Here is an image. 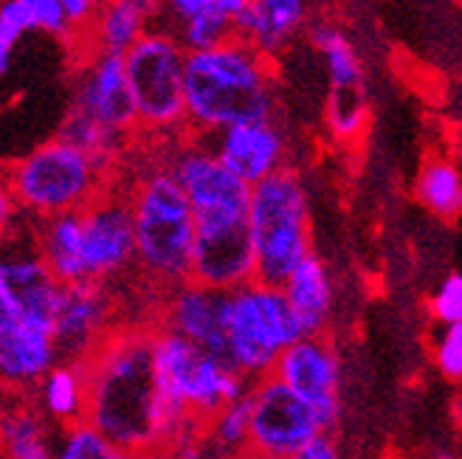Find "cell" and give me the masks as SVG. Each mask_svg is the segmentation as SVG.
<instances>
[{
    "instance_id": "7a4b0ae2",
    "label": "cell",
    "mask_w": 462,
    "mask_h": 459,
    "mask_svg": "<svg viewBox=\"0 0 462 459\" xmlns=\"http://www.w3.org/2000/svg\"><path fill=\"white\" fill-rule=\"evenodd\" d=\"M271 57L245 37L187 51V124L198 135L273 116Z\"/></svg>"
},
{
    "instance_id": "836d02e7",
    "label": "cell",
    "mask_w": 462,
    "mask_h": 459,
    "mask_svg": "<svg viewBox=\"0 0 462 459\" xmlns=\"http://www.w3.org/2000/svg\"><path fill=\"white\" fill-rule=\"evenodd\" d=\"M431 318H437L440 325H454L462 321V273H451V277L434 290L429 299Z\"/></svg>"
},
{
    "instance_id": "cb8c5ba5",
    "label": "cell",
    "mask_w": 462,
    "mask_h": 459,
    "mask_svg": "<svg viewBox=\"0 0 462 459\" xmlns=\"http://www.w3.org/2000/svg\"><path fill=\"white\" fill-rule=\"evenodd\" d=\"M40 409L51 420L68 426L88 418V378L79 361H60L37 383Z\"/></svg>"
},
{
    "instance_id": "ac0fdd59",
    "label": "cell",
    "mask_w": 462,
    "mask_h": 459,
    "mask_svg": "<svg viewBox=\"0 0 462 459\" xmlns=\"http://www.w3.org/2000/svg\"><path fill=\"white\" fill-rule=\"evenodd\" d=\"M215 150L226 161V167L251 187L280 172L285 164V135L273 124V119L237 122L220 130Z\"/></svg>"
},
{
    "instance_id": "4fadbf2b",
    "label": "cell",
    "mask_w": 462,
    "mask_h": 459,
    "mask_svg": "<svg viewBox=\"0 0 462 459\" xmlns=\"http://www.w3.org/2000/svg\"><path fill=\"white\" fill-rule=\"evenodd\" d=\"M82 220L90 280L105 282L135 262V220L130 200L99 195L82 209Z\"/></svg>"
},
{
    "instance_id": "5b68a950",
    "label": "cell",
    "mask_w": 462,
    "mask_h": 459,
    "mask_svg": "<svg viewBox=\"0 0 462 459\" xmlns=\"http://www.w3.org/2000/svg\"><path fill=\"white\" fill-rule=\"evenodd\" d=\"M248 232L257 254V280L282 285L310 251V203L296 172L280 170L251 187Z\"/></svg>"
},
{
    "instance_id": "4316f807",
    "label": "cell",
    "mask_w": 462,
    "mask_h": 459,
    "mask_svg": "<svg viewBox=\"0 0 462 459\" xmlns=\"http://www.w3.org/2000/svg\"><path fill=\"white\" fill-rule=\"evenodd\" d=\"M313 49L325 57L330 87H361V60L353 49L350 37H346L333 23H319L310 32Z\"/></svg>"
},
{
    "instance_id": "d4e9b609",
    "label": "cell",
    "mask_w": 462,
    "mask_h": 459,
    "mask_svg": "<svg viewBox=\"0 0 462 459\" xmlns=\"http://www.w3.org/2000/svg\"><path fill=\"white\" fill-rule=\"evenodd\" d=\"M414 197L440 220L462 215V167L451 158H429L414 180Z\"/></svg>"
},
{
    "instance_id": "e575fe53",
    "label": "cell",
    "mask_w": 462,
    "mask_h": 459,
    "mask_svg": "<svg viewBox=\"0 0 462 459\" xmlns=\"http://www.w3.org/2000/svg\"><path fill=\"white\" fill-rule=\"evenodd\" d=\"M338 456V445L333 440V431L321 428L313 437L302 445V451L296 454V459H336Z\"/></svg>"
},
{
    "instance_id": "9a60e30c",
    "label": "cell",
    "mask_w": 462,
    "mask_h": 459,
    "mask_svg": "<svg viewBox=\"0 0 462 459\" xmlns=\"http://www.w3.org/2000/svg\"><path fill=\"white\" fill-rule=\"evenodd\" d=\"M74 105L122 135L138 127V110L127 79L125 54L90 51V60L77 79Z\"/></svg>"
},
{
    "instance_id": "e0dca14e",
    "label": "cell",
    "mask_w": 462,
    "mask_h": 459,
    "mask_svg": "<svg viewBox=\"0 0 462 459\" xmlns=\"http://www.w3.org/2000/svg\"><path fill=\"white\" fill-rule=\"evenodd\" d=\"M170 330L187 335L203 350L228 358V290L187 280L172 288L167 302Z\"/></svg>"
},
{
    "instance_id": "8d00e7d4",
    "label": "cell",
    "mask_w": 462,
    "mask_h": 459,
    "mask_svg": "<svg viewBox=\"0 0 462 459\" xmlns=\"http://www.w3.org/2000/svg\"><path fill=\"white\" fill-rule=\"evenodd\" d=\"M215 6H217V12L226 14L231 23H237V20L248 12L251 0H215Z\"/></svg>"
},
{
    "instance_id": "d590c367",
    "label": "cell",
    "mask_w": 462,
    "mask_h": 459,
    "mask_svg": "<svg viewBox=\"0 0 462 459\" xmlns=\"http://www.w3.org/2000/svg\"><path fill=\"white\" fill-rule=\"evenodd\" d=\"M62 6L68 9V14H71V20L79 26V32H85V26L90 23V17L97 14L99 4L97 0H62Z\"/></svg>"
},
{
    "instance_id": "8992f818",
    "label": "cell",
    "mask_w": 462,
    "mask_h": 459,
    "mask_svg": "<svg viewBox=\"0 0 462 459\" xmlns=\"http://www.w3.org/2000/svg\"><path fill=\"white\" fill-rule=\"evenodd\" d=\"M155 366L164 395L192 426H206L226 403L243 398L254 386L228 358L203 350L170 327L155 333Z\"/></svg>"
},
{
    "instance_id": "d6a6232c",
    "label": "cell",
    "mask_w": 462,
    "mask_h": 459,
    "mask_svg": "<svg viewBox=\"0 0 462 459\" xmlns=\"http://www.w3.org/2000/svg\"><path fill=\"white\" fill-rule=\"evenodd\" d=\"M434 363L448 381H462V321L446 325V333L434 347Z\"/></svg>"
},
{
    "instance_id": "2e32d148",
    "label": "cell",
    "mask_w": 462,
    "mask_h": 459,
    "mask_svg": "<svg viewBox=\"0 0 462 459\" xmlns=\"http://www.w3.org/2000/svg\"><path fill=\"white\" fill-rule=\"evenodd\" d=\"M110 296L99 280L65 282L57 305V350L62 361H82L97 350L110 325Z\"/></svg>"
},
{
    "instance_id": "74e56055",
    "label": "cell",
    "mask_w": 462,
    "mask_h": 459,
    "mask_svg": "<svg viewBox=\"0 0 462 459\" xmlns=\"http://www.w3.org/2000/svg\"><path fill=\"white\" fill-rule=\"evenodd\" d=\"M97 4H99V6H102V4H105V0H97Z\"/></svg>"
},
{
    "instance_id": "f35d334b",
    "label": "cell",
    "mask_w": 462,
    "mask_h": 459,
    "mask_svg": "<svg viewBox=\"0 0 462 459\" xmlns=\"http://www.w3.org/2000/svg\"><path fill=\"white\" fill-rule=\"evenodd\" d=\"M457 4H459V6H462V0H457Z\"/></svg>"
},
{
    "instance_id": "7402d4cb",
    "label": "cell",
    "mask_w": 462,
    "mask_h": 459,
    "mask_svg": "<svg viewBox=\"0 0 462 459\" xmlns=\"http://www.w3.org/2000/svg\"><path fill=\"white\" fill-rule=\"evenodd\" d=\"M288 299L302 318L308 335H325L330 318H333V305H336V290H333V277L328 265L321 262L316 254H308L299 262L291 277L282 282Z\"/></svg>"
},
{
    "instance_id": "484cf974",
    "label": "cell",
    "mask_w": 462,
    "mask_h": 459,
    "mask_svg": "<svg viewBox=\"0 0 462 459\" xmlns=\"http://www.w3.org/2000/svg\"><path fill=\"white\" fill-rule=\"evenodd\" d=\"M45 411L20 403L4 415L0 426V440H4V456L9 459H49L57 456V448L49 437V426H45Z\"/></svg>"
},
{
    "instance_id": "1f68e13d",
    "label": "cell",
    "mask_w": 462,
    "mask_h": 459,
    "mask_svg": "<svg viewBox=\"0 0 462 459\" xmlns=\"http://www.w3.org/2000/svg\"><path fill=\"white\" fill-rule=\"evenodd\" d=\"M215 0H158V20L161 29L167 32H178L180 26H187V23L203 17L215 12Z\"/></svg>"
},
{
    "instance_id": "277c9868",
    "label": "cell",
    "mask_w": 462,
    "mask_h": 459,
    "mask_svg": "<svg viewBox=\"0 0 462 459\" xmlns=\"http://www.w3.org/2000/svg\"><path fill=\"white\" fill-rule=\"evenodd\" d=\"M105 170L65 135L42 142L9 167V197L40 220L85 209L102 195Z\"/></svg>"
},
{
    "instance_id": "d6986e66",
    "label": "cell",
    "mask_w": 462,
    "mask_h": 459,
    "mask_svg": "<svg viewBox=\"0 0 462 459\" xmlns=\"http://www.w3.org/2000/svg\"><path fill=\"white\" fill-rule=\"evenodd\" d=\"M29 32H40L65 42L82 37L62 0H4V6H0V74H9L14 45Z\"/></svg>"
},
{
    "instance_id": "6da1fadb",
    "label": "cell",
    "mask_w": 462,
    "mask_h": 459,
    "mask_svg": "<svg viewBox=\"0 0 462 459\" xmlns=\"http://www.w3.org/2000/svg\"><path fill=\"white\" fill-rule=\"evenodd\" d=\"M88 378V420L130 454L170 448L187 437L183 420L158 378L155 333L116 330L79 361Z\"/></svg>"
},
{
    "instance_id": "ba28073f",
    "label": "cell",
    "mask_w": 462,
    "mask_h": 459,
    "mask_svg": "<svg viewBox=\"0 0 462 459\" xmlns=\"http://www.w3.org/2000/svg\"><path fill=\"white\" fill-rule=\"evenodd\" d=\"M138 127L167 133L187 124V49L167 29H150L125 54Z\"/></svg>"
},
{
    "instance_id": "603a6c76",
    "label": "cell",
    "mask_w": 462,
    "mask_h": 459,
    "mask_svg": "<svg viewBox=\"0 0 462 459\" xmlns=\"http://www.w3.org/2000/svg\"><path fill=\"white\" fill-rule=\"evenodd\" d=\"M40 254L57 273V280L82 282L90 280L85 260V220L82 209L45 217L40 223Z\"/></svg>"
},
{
    "instance_id": "5bb4252c",
    "label": "cell",
    "mask_w": 462,
    "mask_h": 459,
    "mask_svg": "<svg viewBox=\"0 0 462 459\" xmlns=\"http://www.w3.org/2000/svg\"><path fill=\"white\" fill-rule=\"evenodd\" d=\"M192 280L220 290H235L257 280V254H254L248 220L198 225Z\"/></svg>"
},
{
    "instance_id": "8fae6325",
    "label": "cell",
    "mask_w": 462,
    "mask_h": 459,
    "mask_svg": "<svg viewBox=\"0 0 462 459\" xmlns=\"http://www.w3.org/2000/svg\"><path fill=\"white\" fill-rule=\"evenodd\" d=\"M273 375L282 378L296 395H302L316 409L321 428L333 431L338 426L341 366L333 344L325 335H305L293 341L276 361Z\"/></svg>"
},
{
    "instance_id": "83f0119b",
    "label": "cell",
    "mask_w": 462,
    "mask_h": 459,
    "mask_svg": "<svg viewBox=\"0 0 462 459\" xmlns=\"http://www.w3.org/2000/svg\"><path fill=\"white\" fill-rule=\"evenodd\" d=\"M60 135L71 139L74 144H79L90 158L97 161L102 170L113 167V161L122 152V133H116L110 127H105L102 122H97L94 116H88L85 110H79L77 105H71L68 116L60 127Z\"/></svg>"
},
{
    "instance_id": "52a82bcc",
    "label": "cell",
    "mask_w": 462,
    "mask_h": 459,
    "mask_svg": "<svg viewBox=\"0 0 462 459\" xmlns=\"http://www.w3.org/2000/svg\"><path fill=\"white\" fill-rule=\"evenodd\" d=\"M305 335L282 285L254 280L228 290V361L245 378L271 375L282 350Z\"/></svg>"
},
{
    "instance_id": "7c38bea8",
    "label": "cell",
    "mask_w": 462,
    "mask_h": 459,
    "mask_svg": "<svg viewBox=\"0 0 462 459\" xmlns=\"http://www.w3.org/2000/svg\"><path fill=\"white\" fill-rule=\"evenodd\" d=\"M62 282L42 254H14L0 265V321L37 325L57 333Z\"/></svg>"
},
{
    "instance_id": "3957f363",
    "label": "cell",
    "mask_w": 462,
    "mask_h": 459,
    "mask_svg": "<svg viewBox=\"0 0 462 459\" xmlns=\"http://www.w3.org/2000/svg\"><path fill=\"white\" fill-rule=\"evenodd\" d=\"M135 220V265L158 285L192 280L198 223L175 172L164 164L138 178L130 195Z\"/></svg>"
},
{
    "instance_id": "9c48e42d",
    "label": "cell",
    "mask_w": 462,
    "mask_h": 459,
    "mask_svg": "<svg viewBox=\"0 0 462 459\" xmlns=\"http://www.w3.org/2000/svg\"><path fill=\"white\" fill-rule=\"evenodd\" d=\"M251 403L248 451L257 456L296 459L302 445L321 431L316 409L273 372L254 381Z\"/></svg>"
},
{
    "instance_id": "44dd1931",
    "label": "cell",
    "mask_w": 462,
    "mask_h": 459,
    "mask_svg": "<svg viewBox=\"0 0 462 459\" xmlns=\"http://www.w3.org/2000/svg\"><path fill=\"white\" fill-rule=\"evenodd\" d=\"M305 17V0H251L248 12L235 23V29L237 37L251 40L263 54L276 57L302 32Z\"/></svg>"
},
{
    "instance_id": "4dcf8cb0",
    "label": "cell",
    "mask_w": 462,
    "mask_h": 459,
    "mask_svg": "<svg viewBox=\"0 0 462 459\" xmlns=\"http://www.w3.org/2000/svg\"><path fill=\"white\" fill-rule=\"evenodd\" d=\"M60 459H122L127 456L119 445H116L102 428H97L88 418L68 423L65 434L57 445Z\"/></svg>"
},
{
    "instance_id": "f1b7e54d",
    "label": "cell",
    "mask_w": 462,
    "mask_h": 459,
    "mask_svg": "<svg viewBox=\"0 0 462 459\" xmlns=\"http://www.w3.org/2000/svg\"><path fill=\"white\" fill-rule=\"evenodd\" d=\"M325 119L338 142H358L369 124V107L364 102L361 87H333L325 105Z\"/></svg>"
},
{
    "instance_id": "ffe728a7",
    "label": "cell",
    "mask_w": 462,
    "mask_h": 459,
    "mask_svg": "<svg viewBox=\"0 0 462 459\" xmlns=\"http://www.w3.org/2000/svg\"><path fill=\"white\" fill-rule=\"evenodd\" d=\"M158 20V0H105L90 17L82 40L90 51L127 54Z\"/></svg>"
},
{
    "instance_id": "f546056e",
    "label": "cell",
    "mask_w": 462,
    "mask_h": 459,
    "mask_svg": "<svg viewBox=\"0 0 462 459\" xmlns=\"http://www.w3.org/2000/svg\"><path fill=\"white\" fill-rule=\"evenodd\" d=\"M251 392H245L243 398L226 403L217 415H212V420L206 423V434H209V443L223 451H248V434H251Z\"/></svg>"
},
{
    "instance_id": "30bf717a",
    "label": "cell",
    "mask_w": 462,
    "mask_h": 459,
    "mask_svg": "<svg viewBox=\"0 0 462 459\" xmlns=\"http://www.w3.org/2000/svg\"><path fill=\"white\" fill-rule=\"evenodd\" d=\"M167 167L187 192L198 225L248 220L251 183L231 172L217 150L203 144H180L170 155Z\"/></svg>"
}]
</instances>
